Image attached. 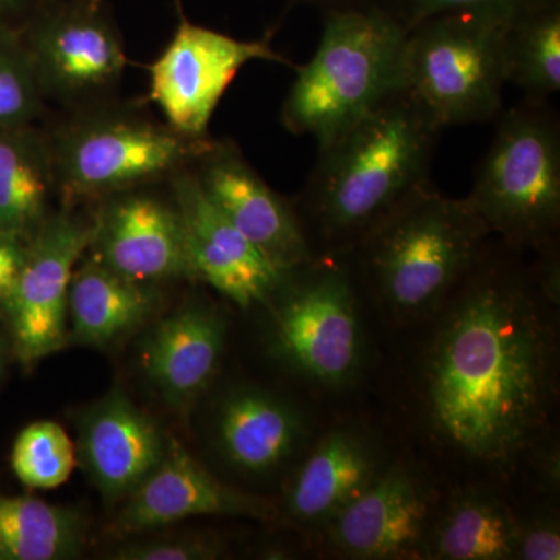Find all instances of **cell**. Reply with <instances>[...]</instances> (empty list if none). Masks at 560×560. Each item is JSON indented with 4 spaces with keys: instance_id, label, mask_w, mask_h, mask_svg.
Wrapping results in <instances>:
<instances>
[{
    "instance_id": "6da1fadb",
    "label": "cell",
    "mask_w": 560,
    "mask_h": 560,
    "mask_svg": "<svg viewBox=\"0 0 560 560\" xmlns=\"http://www.w3.org/2000/svg\"><path fill=\"white\" fill-rule=\"evenodd\" d=\"M490 241L394 368V407L447 481H485L511 499L533 452L556 429L559 308L534 260ZM393 382V375H390Z\"/></svg>"
},
{
    "instance_id": "7a4b0ae2",
    "label": "cell",
    "mask_w": 560,
    "mask_h": 560,
    "mask_svg": "<svg viewBox=\"0 0 560 560\" xmlns=\"http://www.w3.org/2000/svg\"><path fill=\"white\" fill-rule=\"evenodd\" d=\"M441 132L400 91L318 149L294 202L315 257L348 256L383 217L430 183Z\"/></svg>"
},
{
    "instance_id": "3957f363",
    "label": "cell",
    "mask_w": 560,
    "mask_h": 560,
    "mask_svg": "<svg viewBox=\"0 0 560 560\" xmlns=\"http://www.w3.org/2000/svg\"><path fill=\"white\" fill-rule=\"evenodd\" d=\"M492 238L466 198L427 183L350 250L364 304L390 331L429 318L481 259Z\"/></svg>"
},
{
    "instance_id": "277c9868",
    "label": "cell",
    "mask_w": 560,
    "mask_h": 560,
    "mask_svg": "<svg viewBox=\"0 0 560 560\" xmlns=\"http://www.w3.org/2000/svg\"><path fill=\"white\" fill-rule=\"evenodd\" d=\"M407 36V25L382 3L327 9L318 49L296 68L283 102V127L323 149L404 91Z\"/></svg>"
},
{
    "instance_id": "5b68a950",
    "label": "cell",
    "mask_w": 560,
    "mask_h": 560,
    "mask_svg": "<svg viewBox=\"0 0 560 560\" xmlns=\"http://www.w3.org/2000/svg\"><path fill=\"white\" fill-rule=\"evenodd\" d=\"M260 307L270 313L271 355L315 396H341L364 381L366 304L348 257L319 256L283 272Z\"/></svg>"
},
{
    "instance_id": "8992f818",
    "label": "cell",
    "mask_w": 560,
    "mask_h": 560,
    "mask_svg": "<svg viewBox=\"0 0 560 560\" xmlns=\"http://www.w3.org/2000/svg\"><path fill=\"white\" fill-rule=\"evenodd\" d=\"M466 200L510 248H559L560 121L548 101L523 98L501 116Z\"/></svg>"
},
{
    "instance_id": "52a82bcc",
    "label": "cell",
    "mask_w": 560,
    "mask_h": 560,
    "mask_svg": "<svg viewBox=\"0 0 560 560\" xmlns=\"http://www.w3.org/2000/svg\"><path fill=\"white\" fill-rule=\"evenodd\" d=\"M514 14L447 11L408 31L404 92L440 130L499 116L508 83V25Z\"/></svg>"
},
{
    "instance_id": "ba28073f",
    "label": "cell",
    "mask_w": 560,
    "mask_h": 560,
    "mask_svg": "<svg viewBox=\"0 0 560 560\" xmlns=\"http://www.w3.org/2000/svg\"><path fill=\"white\" fill-rule=\"evenodd\" d=\"M209 145L130 114L84 117L50 140L55 186L66 205L103 200L178 172Z\"/></svg>"
},
{
    "instance_id": "9c48e42d",
    "label": "cell",
    "mask_w": 560,
    "mask_h": 560,
    "mask_svg": "<svg viewBox=\"0 0 560 560\" xmlns=\"http://www.w3.org/2000/svg\"><path fill=\"white\" fill-rule=\"evenodd\" d=\"M445 481L412 455L394 453L370 488L326 526L316 547L350 560H425Z\"/></svg>"
},
{
    "instance_id": "30bf717a",
    "label": "cell",
    "mask_w": 560,
    "mask_h": 560,
    "mask_svg": "<svg viewBox=\"0 0 560 560\" xmlns=\"http://www.w3.org/2000/svg\"><path fill=\"white\" fill-rule=\"evenodd\" d=\"M253 61L290 65L272 49L270 38L242 40L180 20L171 43L150 66V101L173 131L191 140L208 139L221 97Z\"/></svg>"
},
{
    "instance_id": "8fae6325",
    "label": "cell",
    "mask_w": 560,
    "mask_h": 560,
    "mask_svg": "<svg viewBox=\"0 0 560 560\" xmlns=\"http://www.w3.org/2000/svg\"><path fill=\"white\" fill-rule=\"evenodd\" d=\"M44 95L90 101L119 83L127 55L103 0H51L21 32Z\"/></svg>"
},
{
    "instance_id": "7c38bea8",
    "label": "cell",
    "mask_w": 560,
    "mask_h": 560,
    "mask_svg": "<svg viewBox=\"0 0 560 560\" xmlns=\"http://www.w3.org/2000/svg\"><path fill=\"white\" fill-rule=\"evenodd\" d=\"M92 235L94 220L65 208L27 243L16 282L2 301L18 357L27 366L65 348L70 280Z\"/></svg>"
},
{
    "instance_id": "4fadbf2b",
    "label": "cell",
    "mask_w": 560,
    "mask_h": 560,
    "mask_svg": "<svg viewBox=\"0 0 560 560\" xmlns=\"http://www.w3.org/2000/svg\"><path fill=\"white\" fill-rule=\"evenodd\" d=\"M393 456L381 430L366 420H337L318 431L291 467L280 508L316 545L320 530L381 477Z\"/></svg>"
},
{
    "instance_id": "5bb4252c",
    "label": "cell",
    "mask_w": 560,
    "mask_h": 560,
    "mask_svg": "<svg viewBox=\"0 0 560 560\" xmlns=\"http://www.w3.org/2000/svg\"><path fill=\"white\" fill-rule=\"evenodd\" d=\"M202 190L279 271L315 259L300 213L271 189L231 142H210L198 158Z\"/></svg>"
},
{
    "instance_id": "9a60e30c",
    "label": "cell",
    "mask_w": 560,
    "mask_h": 560,
    "mask_svg": "<svg viewBox=\"0 0 560 560\" xmlns=\"http://www.w3.org/2000/svg\"><path fill=\"white\" fill-rule=\"evenodd\" d=\"M173 195L186 232L194 279L208 283L243 311L264 305L283 272L209 200L197 175H176Z\"/></svg>"
},
{
    "instance_id": "2e32d148",
    "label": "cell",
    "mask_w": 560,
    "mask_h": 560,
    "mask_svg": "<svg viewBox=\"0 0 560 560\" xmlns=\"http://www.w3.org/2000/svg\"><path fill=\"white\" fill-rule=\"evenodd\" d=\"M318 431L304 407L260 386L226 390L213 415V444L221 459L253 478L291 469Z\"/></svg>"
},
{
    "instance_id": "e0dca14e",
    "label": "cell",
    "mask_w": 560,
    "mask_h": 560,
    "mask_svg": "<svg viewBox=\"0 0 560 560\" xmlns=\"http://www.w3.org/2000/svg\"><path fill=\"white\" fill-rule=\"evenodd\" d=\"M278 503L219 480L179 442L167 444L164 458L127 497L116 529L138 534L202 515L271 521Z\"/></svg>"
},
{
    "instance_id": "ac0fdd59",
    "label": "cell",
    "mask_w": 560,
    "mask_h": 560,
    "mask_svg": "<svg viewBox=\"0 0 560 560\" xmlns=\"http://www.w3.org/2000/svg\"><path fill=\"white\" fill-rule=\"evenodd\" d=\"M106 200L94 219L95 260L139 283L194 279L176 206L131 190Z\"/></svg>"
},
{
    "instance_id": "d6986e66",
    "label": "cell",
    "mask_w": 560,
    "mask_h": 560,
    "mask_svg": "<svg viewBox=\"0 0 560 560\" xmlns=\"http://www.w3.org/2000/svg\"><path fill=\"white\" fill-rule=\"evenodd\" d=\"M167 442L156 423L120 390L84 416L80 456L106 500L127 499L164 458Z\"/></svg>"
},
{
    "instance_id": "ffe728a7",
    "label": "cell",
    "mask_w": 560,
    "mask_h": 560,
    "mask_svg": "<svg viewBox=\"0 0 560 560\" xmlns=\"http://www.w3.org/2000/svg\"><path fill=\"white\" fill-rule=\"evenodd\" d=\"M228 341V320L206 301H190L147 338L142 366L173 407H189L215 378Z\"/></svg>"
},
{
    "instance_id": "44dd1931",
    "label": "cell",
    "mask_w": 560,
    "mask_h": 560,
    "mask_svg": "<svg viewBox=\"0 0 560 560\" xmlns=\"http://www.w3.org/2000/svg\"><path fill=\"white\" fill-rule=\"evenodd\" d=\"M425 560H517V514L485 481H445Z\"/></svg>"
},
{
    "instance_id": "7402d4cb",
    "label": "cell",
    "mask_w": 560,
    "mask_h": 560,
    "mask_svg": "<svg viewBox=\"0 0 560 560\" xmlns=\"http://www.w3.org/2000/svg\"><path fill=\"white\" fill-rule=\"evenodd\" d=\"M55 186L50 140L32 125L0 128V235L27 245Z\"/></svg>"
},
{
    "instance_id": "603a6c76",
    "label": "cell",
    "mask_w": 560,
    "mask_h": 560,
    "mask_svg": "<svg viewBox=\"0 0 560 560\" xmlns=\"http://www.w3.org/2000/svg\"><path fill=\"white\" fill-rule=\"evenodd\" d=\"M153 311L147 283L125 278L92 257L73 271L68 315L81 345L108 346L139 327Z\"/></svg>"
},
{
    "instance_id": "cb8c5ba5",
    "label": "cell",
    "mask_w": 560,
    "mask_h": 560,
    "mask_svg": "<svg viewBox=\"0 0 560 560\" xmlns=\"http://www.w3.org/2000/svg\"><path fill=\"white\" fill-rule=\"evenodd\" d=\"M508 83L528 101H550L560 92L559 0H539L511 18L506 44Z\"/></svg>"
},
{
    "instance_id": "d4e9b609",
    "label": "cell",
    "mask_w": 560,
    "mask_h": 560,
    "mask_svg": "<svg viewBox=\"0 0 560 560\" xmlns=\"http://www.w3.org/2000/svg\"><path fill=\"white\" fill-rule=\"evenodd\" d=\"M79 512L33 497L0 495V560H61L79 556Z\"/></svg>"
},
{
    "instance_id": "484cf974",
    "label": "cell",
    "mask_w": 560,
    "mask_h": 560,
    "mask_svg": "<svg viewBox=\"0 0 560 560\" xmlns=\"http://www.w3.org/2000/svg\"><path fill=\"white\" fill-rule=\"evenodd\" d=\"M75 466L73 442L61 425L50 420L25 427L11 452L14 475L32 489L65 485Z\"/></svg>"
},
{
    "instance_id": "4316f807",
    "label": "cell",
    "mask_w": 560,
    "mask_h": 560,
    "mask_svg": "<svg viewBox=\"0 0 560 560\" xmlns=\"http://www.w3.org/2000/svg\"><path fill=\"white\" fill-rule=\"evenodd\" d=\"M43 101L44 92L21 33H0V128L32 125Z\"/></svg>"
},
{
    "instance_id": "83f0119b",
    "label": "cell",
    "mask_w": 560,
    "mask_h": 560,
    "mask_svg": "<svg viewBox=\"0 0 560 560\" xmlns=\"http://www.w3.org/2000/svg\"><path fill=\"white\" fill-rule=\"evenodd\" d=\"M517 514V560L560 559L559 501L514 504Z\"/></svg>"
},
{
    "instance_id": "f1b7e54d",
    "label": "cell",
    "mask_w": 560,
    "mask_h": 560,
    "mask_svg": "<svg viewBox=\"0 0 560 560\" xmlns=\"http://www.w3.org/2000/svg\"><path fill=\"white\" fill-rule=\"evenodd\" d=\"M226 545L219 536L173 537L135 544L114 552L117 560H213L223 558Z\"/></svg>"
},
{
    "instance_id": "f546056e",
    "label": "cell",
    "mask_w": 560,
    "mask_h": 560,
    "mask_svg": "<svg viewBox=\"0 0 560 560\" xmlns=\"http://www.w3.org/2000/svg\"><path fill=\"white\" fill-rule=\"evenodd\" d=\"M539 0H388L382 3L393 11L408 31L418 22L447 11L486 10L515 14Z\"/></svg>"
},
{
    "instance_id": "4dcf8cb0",
    "label": "cell",
    "mask_w": 560,
    "mask_h": 560,
    "mask_svg": "<svg viewBox=\"0 0 560 560\" xmlns=\"http://www.w3.org/2000/svg\"><path fill=\"white\" fill-rule=\"evenodd\" d=\"M51 0H0V33H21Z\"/></svg>"
},
{
    "instance_id": "1f68e13d",
    "label": "cell",
    "mask_w": 560,
    "mask_h": 560,
    "mask_svg": "<svg viewBox=\"0 0 560 560\" xmlns=\"http://www.w3.org/2000/svg\"><path fill=\"white\" fill-rule=\"evenodd\" d=\"M25 248V243L0 235V301L5 300L16 282L24 264Z\"/></svg>"
},
{
    "instance_id": "d6a6232c",
    "label": "cell",
    "mask_w": 560,
    "mask_h": 560,
    "mask_svg": "<svg viewBox=\"0 0 560 560\" xmlns=\"http://www.w3.org/2000/svg\"><path fill=\"white\" fill-rule=\"evenodd\" d=\"M302 2L318 3V5H326L327 9H331V7L353 5V3H366V0H302Z\"/></svg>"
},
{
    "instance_id": "836d02e7",
    "label": "cell",
    "mask_w": 560,
    "mask_h": 560,
    "mask_svg": "<svg viewBox=\"0 0 560 560\" xmlns=\"http://www.w3.org/2000/svg\"><path fill=\"white\" fill-rule=\"evenodd\" d=\"M0 371H2V352H0Z\"/></svg>"
}]
</instances>
